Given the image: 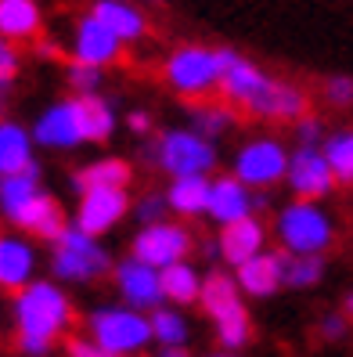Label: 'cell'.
I'll return each instance as SVG.
<instances>
[{
  "label": "cell",
  "instance_id": "6da1fadb",
  "mask_svg": "<svg viewBox=\"0 0 353 357\" xmlns=\"http://www.w3.org/2000/svg\"><path fill=\"white\" fill-rule=\"evenodd\" d=\"M15 321H18V347L29 357H44L51 343L69 328L72 303L54 282H29L26 289H18Z\"/></svg>",
  "mask_w": 353,
  "mask_h": 357
},
{
  "label": "cell",
  "instance_id": "7a4b0ae2",
  "mask_svg": "<svg viewBox=\"0 0 353 357\" xmlns=\"http://www.w3.org/2000/svg\"><path fill=\"white\" fill-rule=\"evenodd\" d=\"M274 238L288 257H324L336 238V220L314 199H292L274 213Z\"/></svg>",
  "mask_w": 353,
  "mask_h": 357
},
{
  "label": "cell",
  "instance_id": "3957f363",
  "mask_svg": "<svg viewBox=\"0 0 353 357\" xmlns=\"http://www.w3.org/2000/svg\"><path fill=\"white\" fill-rule=\"evenodd\" d=\"M144 159L170 177H195V174H213L220 152H217V141L202 137L198 130L173 127V130H162L152 144H144Z\"/></svg>",
  "mask_w": 353,
  "mask_h": 357
},
{
  "label": "cell",
  "instance_id": "277c9868",
  "mask_svg": "<svg viewBox=\"0 0 353 357\" xmlns=\"http://www.w3.org/2000/svg\"><path fill=\"white\" fill-rule=\"evenodd\" d=\"M242 296L245 292L238 289L235 275H227V271H210L205 282H202L198 307L210 314L223 350H242L249 343V335H253V325H249V310H245Z\"/></svg>",
  "mask_w": 353,
  "mask_h": 357
},
{
  "label": "cell",
  "instance_id": "5b68a950",
  "mask_svg": "<svg viewBox=\"0 0 353 357\" xmlns=\"http://www.w3.org/2000/svg\"><path fill=\"white\" fill-rule=\"evenodd\" d=\"M87 332L91 340L101 343L105 350L119 354V357H137L141 350H148L152 340V318L144 310L134 307H97L87 318Z\"/></svg>",
  "mask_w": 353,
  "mask_h": 357
},
{
  "label": "cell",
  "instance_id": "8992f818",
  "mask_svg": "<svg viewBox=\"0 0 353 357\" xmlns=\"http://www.w3.org/2000/svg\"><path fill=\"white\" fill-rule=\"evenodd\" d=\"M51 267H54V278H61V282H94L112 271V257L97 235H87L83 227L69 224L54 238Z\"/></svg>",
  "mask_w": 353,
  "mask_h": 357
},
{
  "label": "cell",
  "instance_id": "52a82bcc",
  "mask_svg": "<svg viewBox=\"0 0 353 357\" xmlns=\"http://www.w3.org/2000/svg\"><path fill=\"white\" fill-rule=\"evenodd\" d=\"M162 76L180 98H210L220 87V47L180 44L166 54Z\"/></svg>",
  "mask_w": 353,
  "mask_h": 357
},
{
  "label": "cell",
  "instance_id": "ba28073f",
  "mask_svg": "<svg viewBox=\"0 0 353 357\" xmlns=\"http://www.w3.org/2000/svg\"><path fill=\"white\" fill-rule=\"evenodd\" d=\"M288 159H292V149H285L281 137H253L235 152L231 174L253 192H271L274 184L285 181Z\"/></svg>",
  "mask_w": 353,
  "mask_h": 357
},
{
  "label": "cell",
  "instance_id": "9c48e42d",
  "mask_svg": "<svg viewBox=\"0 0 353 357\" xmlns=\"http://www.w3.org/2000/svg\"><path fill=\"white\" fill-rule=\"evenodd\" d=\"M191 231L177 224V220H155V224H141V231L134 235L130 242V257L144 260V264H152V267H170V264H180V260H188L191 253Z\"/></svg>",
  "mask_w": 353,
  "mask_h": 357
},
{
  "label": "cell",
  "instance_id": "30bf717a",
  "mask_svg": "<svg viewBox=\"0 0 353 357\" xmlns=\"http://www.w3.org/2000/svg\"><path fill=\"white\" fill-rule=\"evenodd\" d=\"M285 184L292 188L296 199H328L336 192V174L321 152V144H296L292 149V159H288V174H285Z\"/></svg>",
  "mask_w": 353,
  "mask_h": 357
},
{
  "label": "cell",
  "instance_id": "8fae6325",
  "mask_svg": "<svg viewBox=\"0 0 353 357\" xmlns=\"http://www.w3.org/2000/svg\"><path fill=\"white\" fill-rule=\"evenodd\" d=\"M112 275H116V289H119V296H123V303H127V307L152 314L155 307L166 303L162 271H159V267L144 264V260H137V257H127V260H119V264L112 267Z\"/></svg>",
  "mask_w": 353,
  "mask_h": 357
},
{
  "label": "cell",
  "instance_id": "7c38bea8",
  "mask_svg": "<svg viewBox=\"0 0 353 357\" xmlns=\"http://www.w3.org/2000/svg\"><path fill=\"white\" fill-rule=\"evenodd\" d=\"M33 137H36L40 149H51V152H72V149H79V144H87L76 98L54 101L51 109L40 112V119L33 123Z\"/></svg>",
  "mask_w": 353,
  "mask_h": 357
},
{
  "label": "cell",
  "instance_id": "4fadbf2b",
  "mask_svg": "<svg viewBox=\"0 0 353 357\" xmlns=\"http://www.w3.org/2000/svg\"><path fill=\"white\" fill-rule=\"evenodd\" d=\"M130 209V195L127 188H91V192H79V202H76V213H72V224L83 227L87 235H105L112 231Z\"/></svg>",
  "mask_w": 353,
  "mask_h": 357
},
{
  "label": "cell",
  "instance_id": "5bb4252c",
  "mask_svg": "<svg viewBox=\"0 0 353 357\" xmlns=\"http://www.w3.org/2000/svg\"><path fill=\"white\" fill-rule=\"evenodd\" d=\"M267 76L253 58H245L242 51H231V47H220V87L217 94L227 101V105H245L253 101L263 87H267Z\"/></svg>",
  "mask_w": 353,
  "mask_h": 357
},
{
  "label": "cell",
  "instance_id": "9a60e30c",
  "mask_svg": "<svg viewBox=\"0 0 353 357\" xmlns=\"http://www.w3.org/2000/svg\"><path fill=\"white\" fill-rule=\"evenodd\" d=\"M249 116H260V119H281V123H296L310 112V98L303 87L296 83H285V79H267V87L245 105Z\"/></svg>",
  "mask_w": 353,
  "mask_h": 357
},
{
  "label": "cell",
  "instance_id": "2e32d148",
  "mask_svg": "<svg viewBox=\"0 0 353 357\" xmlns=\"http://www.w3.org/2000/svg\"><path fill=\"white\" fill-rule=\"evenodd\" d=\"M256 213V192L249 184H242L235 174H223L210 181V206H205V217H210L217 227L235 224L242 217Z\"/></svg>",
  "mask_w": 353,
  "mask_h": 357
},
{
  "label": "cell",
  "instance_id": "e0dca14e",
  "mask_svg": "<svg viewBox=\"0 0 353 357\" xmlns=\"http://www.w3.org/2000/svg\"><path fill=\"white\" fill-rule=\"evenodd\" d=\"M123 51V40L101 22L94 15H83L76 22V33H72V61H83V66H97L105 69L119 58Z\"/></svg>",
  "mask_w": 353,
  "mask_h": 357
},
{
  "label": "cell",
  "instance_id": "ac0fdd59",
  "mask_svg": "<svg viewBox=\"0 0 353 357\" xmlns=\"http://www.w3.org/2000/svg\"><path fill=\"white\" fill-rule=\"evenodd\" d=\"M217 245H220V260L227 267H242L245 260L260 257L267 249V224L253 213V217H242L235 224H223L217 231Z\"/></svg>",
  "mask_w": 353,
  "mask_h": 357
},
{
  "label": "cell",
  "instance_id": "d6986e66",
  "mask_svg": "<svg viewBox=\"0 0 353 357\" xmlns=\"http://www.w3.org/2000/svg\"><path fill=\"white\" fill-rule=\"evenodd\" d=\"M285 264H288V253H274V249H263L260 257L245 260L242 267H235V282L245 296L253 300H267L285 285Z\"/></svg>",
  "mask_w": 353,
  "mask_h": 357
},
{
  "label": "cell",
  "instance_id": "ffe728a7",
  "mask_svg": "<svg viewBox=\"0 0 353 357\" xmlns=\"http://www.w3.org/2000/svg\"><path fill=\"white\" fill-rule=\"evenodd\" d=\"M15 227H22V231H33V235H40V238H47V242H54L61 231H65L69 224H65V213H61V206L54 202V195H47L44 188L26 202V206H18L15 213L8 217Z\"/></svg>",
  "mask_w": 353,
  "mask_h": 357
},
{
  "label": "cell",
  "instance_id": "44dd1931",
  "mask_svg": "<svg viewBox=\"0 0 353 357\" xmlns=\"http://www.w3.org/2000/svg\"><path fill=\"white\" fill-rule=\"evenodd\" d=\"M33 149H36V137H33V130H26L22 123L0 119V177L26 174L29 166L36 162Z\"/></svg>",
  "mask_w": 353,
  "mask_h": 357
},
{
  "label": "cell",
  "instance_id": "7402d4cb",
  "mask_svg": "<svg viewBox=\"0 0 353 357\" xmlns=\"http://www.w3.org/2000/svg\"><path fill=\"white\" fill-rule=\"evenodd\" d=\"M36 271V249L18 235H0V285L26 289Z\"/></svg>",
  "mask_w": 353,
  "mask_h": 357
},
{
  "label": "cell",
  "instance_id": "603a6c76",
  "mask_svg": "<svg viewBox=\"0 0 353 357\" xmlns=\"http://www.w3.org/2000/svg\"><path fill=\"white\" fill-rule=\"evenodd\" d=\"M91 15L101 18L123 44H134V40H141L144 33H148V18H144V11L137 4H127V0H94Z\"/></svg>",
  "mask_w": 353,
  "mask_h": 357
},
{
  "label": "cell",
  "instance_id": "cb8c5ba5",
  "mask_svg": "<svg viewBox=\"0 0 353 357\" xmlns=\"http://www.w3.org/2000/svg\"><path fill=\"white\" fill-rule=\"evenodd\" d=\"M210 174H195V177H170L166 188V202H170V213L191 220V217H205V206H210Z\"/></svg>",
  "mask_w": 353,
  "mask_h": 357
},
{
  "label": "cell",
  "instance_id": "d4e9b609",
  "mask_svg": "<svg viewBox=\"0 0 353 357\" xmlns=\"http://www.w3.org/2000/svg\"><path fill=\"white\" fill-rule=\"evenodd\" d=\"M79 105V119H83V134H87V144H101L109 141L119 127V116H116V105L101 94H76Z\"/></svg>",
  "mask_w": 353,
  "mask_h": 357
},
{
  "label": "cell",
  "instance_id": "484cf974",
  "mask_svg": "<svg viewBox=\"0 0 353 357\" xmlns=\"http://www.w3.org/2000/svg\"><path fill=\"white\" fill-rule=\"evenodd\" d=\"M202 282H205V275H198V267L188 264V260L162 267V292H166V303H173V307H191V303H198Z\"/></svg>",
  "mask_w": 353,
  "mask_h": 357
},
{
  "label": "cell",
  "instance_id": "4316f807",
  "mask_svg": "<svg viewBox=\"0 0 353 357\" xmlns=\"http://www.w3.org/2000/svg\"><path fill=\"white\" fill-rule=\"evenodd\" d=\"M40 4L36 0H0V36L4 40H33L40 33Z\"/></svg>",
  "mask_w": 353,
  "mask_h": 357
},
{
  "label": "cell",
  "instance_id": "83f0119b",
  "mask_svg": "<svg viewBox=\"0 0 353 357\" xmlns=\"http://www.w3.org/2000/svg\"><path fill=\"white\" fill-rule=\"evenodd\" d=\"M72 184H76V192H91V188H127L130 184V162L119 155L94 159L72 177Z\"/></svg>",
  "mask_w": 353,
  "mask_h": 357
},
{
  "label": "cell",
  "instance_id": "f1b7e54d",
  "mask_svg": "<svg viewBox=\"0 0 353 357\" xmlns=\"http://www.w3.org/2000/svg\"><path fill=\"white\" fill-rule=\"evenodd\" d=\"M188 119H191V123H188L191 130H198L202 137H210V141H220L223 134L235 130V105L198 101V105H191Z\"/></svg>",
  "mask_w": 353,
  "mask_h": 357
},
{
  "label": "cell",
  "instance_id": "f546056e",
  "mask_svg": "<svg viewBox=\"0 0 353 357\" xmlns=\"http://www.w3.org/2000/svg\"><path fill=\"white\" fill-rule=\"evenodd\" d=\"M152 340L159 343V347H184L188 343V335H191V325H188V318H184V310H177L173 303L170 307H155L152 314Z\"/></svg>",
  "mask_w": 353,
  "mask_h": 357
},
{
  "label": "cell",
  "instance_id": "4dcf8cb0",
  "mask_svg": "<svg viewBox=\"0 0 353 357\" xmlns=\"http://www.w3.org/2000/svg\"><path fill=\"white\" fill-rule=\"evenodd\" d=\"M321 152L331 166V174H336L339 184H353V130H336L328 134Z\"/></svg>",
  "mask_w": 353,
  "mask_h": 357
},
{
  "label": "cell",
  "instance_id": "1f68e13d",
  "mask_svg": "<svg viewBox=\"0 0 353 357\" xmlns=\"http://www.w3.org/2000/svg\"><path fill=\"white\" fill-rule=\"evenodd\" d=\"M324 278V257H288L285 285L288 289H314Z\"/></svg>",
  "mask_w": 353,
  "mask_h": 357
},
{
  "label": "cell",
  "instance_id": "d6a6232c",
  "mask_svg": "<svg viewBox=\"0 0 353 357\" xmlns=\"http://www.w3.org/2000/svg\"><path fill=\"white\" fill-rule=\"evenodd\" d=\"M101 83H105V76L97 66H83V61L69 66V87L76 94H101Z\"/></svg>",
  "mask_w": 353,
  "mask_h": 357
},
{
  "label": "cell",
  "instance_id": "836d02e7",
  "mask_svg": "<svg viewBox=\"0 0 353 357\" xmlns=\"http://www.w3.org/2000/svg\"><path fill=\"white\" fill-rule=\"evenodd\" d=\"M324 98L328 105H336V109H353V76H328L324 79Z\"/></svg>",
  "mask_w": 353,
  "mask_h": 357
},
{
  "label": "cell",
  "instance_id": "e575fe53",
  "mask_svg": "<svg viewBox=\"0 0 353 357\" xmlns=\"http://www.w3.org/2000/svg\"><path fill=\"white\" fill-rule=\"evenodd\" d=\"M166 213H170V202H166V192H148L137 206H134V217L141 224H155V220H166Z\"/></svg>",
  "mask_w": 353,
  "mask_h": 357
},
{
  "label": "cell",
  "instance_id": "d590c367",
  "mask_svg": "<svg viewBox=\"0 0 353 357\" xmlns=\"http://www.w3.org/2000/svg\"><path fill=\"white\" fill-rule=\"evenodd\" d=\"M292 127H296V144H324V123L317 119V116H303V119H296L292 123Z\"/></svg>",
  "mask_w": 353,
  "mask_h": 357
},
{
  "label": "cell",
  "instance_id": "8d00e7d4",
  "mask_svg": "<svg viewBox=\"0 0 353 357\" xmlns=\"http://www.w3.org/2000/svg\"><path fill=\"white\" fill-rule=\"evenodd\" d=\"M15 76H18V51L11 47V40L0 36V87H8Z\"/></svg>",
  "mask_w": 353,
  "mask_h": 357
},
{
  "label": "cell",
  "instance_id": "74e56055",
  "mask_svg": "<svg viewBox=\"0 0 353 357\" xmlns=\"http://www.w3.org/2000/svg\"><path fill=\"white\" fill-rule=\"evenodd\" d=\"M69 357H119V354L105 350L101 343H94L91 335H87V340H72L69 343Z\"/></svg>",
  "mask_w": 353,
  "mask_h": 357
},
{
  "label": "cell",
  "instance_id": "f35d334b",
  "mask_svg": "<svg viewBox=\"0 0 353 357\" xmlns=\"http://www.w3.org/2000/svg\"><path fill=\"white\" fill-rule=\"evenodd\" d=\"M127 130H130V134H137V137H144V134L152 130V116L144 112V109H134V112L127 116Z\"/></svg>",
  "mask_w": 353,
  "mask_h": 357
},
{
  "label": "cell",
  "instance_id": "ab89813d",
  "mask_svg": "<svg viewBox=\"0 0 353 357\" xmlns=\"http://www.w3.org/2000/svg\"><path fill=\"white\" fill-rule=\"evenodd\" d=\"M321 335H324V340H343V335H346V318L328 314V318L321 321Z\"/></svg>",
  "mask_w": 353,
  "mask_h": 357
},
{
  "label": "cell",
  "instance_id": "60d3db41",
  "mask_svg": "<svg viewBox=\"0 0 353 357\" xmlns=\"http://www.w3.org/2000/svg\"><path fill=\"white\" fill-rule=\"evenodd\" d=\"M202 253L210 257V260H220V245H217V238H205V242H202Z\"/></svg>",
  "mask_w": 353,
  "mask_h": 357
},
{
  "label": "cell",
  "instance_id": "b9f144b4",
  "mask_svg": "<svg viewBox=\"0 0 353 357\" xmlns=\"http://www.w3.org/2000/svg\"><path fill=\"white\" fill-rule=\"evenodd\" d=\"M159 357H191V354L184 350V347H162V350H159Z\"/></svg>",
  "mask_w": 353,
  "mask_h": 357
},
{
  "label": "cell",
  "instance_id": "7bdbcfd3",
  "mask_svg": "<svg viewBox=\"0 0 353 357\" xmlns=\"http://www.w3.org/2000/svg\"><path fill=\"white\" fill-rule=\"evenodd\" d=\"M36 54H44V58H54V54H58V47H54V44H36Z\"/></svg>",
  "mask_w": 353,
  "mask_h": 357
},
{
  "label": "cell",
  "instance_id": "ee69618b",
  "mask_svg": "<svg viewBox=\"0 0 353 357\" xmlns=\"http://www.w3.org/2000/svg\"><path fill=\"white\" fill-rule=\"evenodd\" d=\"M4 109H8V87H0V116H4Z\"/></svg>",
  "mask_w": 353,
  "mask_h": 357
},
{
  "label": "cell",
  "instance_id": "f6af8a7d",
  "mask_svg": "<svg viewBox=\"0 0 353 357\" xmlns=\"http://www.w3.org/2000/svg\"><path fill=\"white\" fill-rule=\"evenodd\" d=\"M346 310H350V314H353V292H350V300H346Z\"/></svg>",
  "mask_w": 353,
  "mask_h": 357
},
{
  "label": "cell",
  "instance_id": "bcb514c9",
  "mask_svg": "<svg viewBox=\"0 0 353 357\" xmlns=\"http://www.w3.org/2000/svg\"><path fill=\"white\" fill-rule=\"evenodd\" d=\"M213 357H231V354H213Z\"/></svg>",
  "mask_w": 353,
  "mask_h": 357
},
{
  "label": "cell",
  "instance_id": "7dc6e473",
  "mask_svg": "<svg viewBox=\"0 0 353 357\" xmlns=\"http://www.w3.org/2000/svg\"><path fill=\"white\" fill-rule=\"evenodd\" d=\"M0 184H4V177H0Z\"/></svg>",
  "mask_w": 353,
  "mask_h": 357
}]
</instances>
